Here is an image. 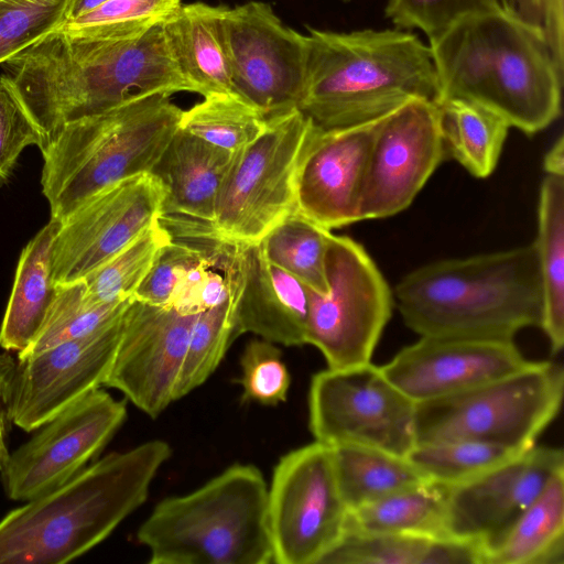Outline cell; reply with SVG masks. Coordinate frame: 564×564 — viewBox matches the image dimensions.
<instances>
[{
  "instance_id": "1",
  "label": "cell",
  "mask_w": 564,
  "mask_h": 564,
  "mask_svg": "<svg viewBox=\"0 0 564 564\" xmlns=\"http://www.w3.org/2000/svg\"><path fill=\"white\" fill-rule=\"evenodd\" d=\"M162 24L130 40L78 39L54 30L3 63L2 76L41 131V151L69 122L154 94L194 93Z\"/></svg>"
},
{
  "instance_id": "2",
  "label": "cell",
  "mask_w": 564,
  "mask_h": 564,
  "mask_svg": "<svg viewBox=\"0 0 564 564\" xmlns=\"http://www.w3.org/2000/svg\"><path fill=\"white\" fill-rule=\"evenodd\" d=\"M440 98L478 102L534 134L561 115L563 68L542 26L502 9L466 17L430 39Z\"/></svg>"
},
{
  "instance_id": "3",
  "label": "cell",
  "mask_w": 564,
  "mask_h": 564,
  "mask_svg": "<svg viewBox=\"0 0 564 564\" xmlns=\"http://www.w3.org/2000/svg\"><path fill=\"white\" fill-rule=\"evenodd\" d=\"M172 454L151 440L112 452L0 520V564H59L85 554L148 498Z\"/></svg>"
},
{
  "instance_id": "4",
  "label": "cell",
  "mask_w": 564,
  "mask_h": 564,
  "mask_svg": "<svg viewBox=\"0 0 564 564\" xmlns=\"http://www.w3.org/2000/svg\"><path fill=\"white\" fill-rule=\"evenodd\" d=\"M420 336L513 339L540 326L542 283L534 243L420 267L392 290Z\"/></svg>"
},
{
  "instance_id": "5",
  "label": "cell",
  "mask_w": 564,
  "mask_h": 564,
  "mask_svg": "<svg viewBox=\"0 0 564 564\" xmlns=\"http://www.w3.org/2000/svg\"><path fill=\"white\" fill-rule=\"evenodd\" d=\"M306 36L300 110L323 129L376 119L413 98H440L430 46L408 30L307 26Z\"/></svg>"
},
{
  "instance_id": "6",
  "label": "cell",
  "mask_w": 564,
  "mask_h": 564,
  "mask_svg": "<svg viewBox=\"0 0 564 564\" xmlns=\"http://www.w3.org/2000/svg\"><path fill=\"white\" fill-rule=\"evenodd\" d=\"M182 111L171 95L154 94L65 124L41 151L51 218L63 221L99 191L151 172Z\"/></svg>"
},
{
  "instance_id": "7",
  "label": "cell",
  "mask_w": 564,
  "mask_h": 564,
  "mask_svg": "<svg viewBox=\"0 0 564 564\" xmlns=\"http://www.w3.org/2000/svg\"><path fill=\"white\" fill-rule=\"evenodd\" d=\"M137 538L151 564L273 563L265 479L256 466L235 464L198 489L160 501Z\"/></svg>"
},
{
  "instance_id": "8",
  "label": "cell",
  "mask_w": 564,
  "mask_h": 564,
  "mask_svg": "<svg viewBox=\"0 0 564 564\" xmlns=\"http://www.w3.org/2000/svg\"><path fill=\"white\" fill-rule=\"evenodd\" d=\"M564 392L560 362L525 368L475 388L415 403V444L469 440L522 452L557 415Z\"/></svg>"
},
{
  "instance_id": "9",
  "label": "cell",
  "mask_w": 564,
  "mask_h": 564,
  "mask_svg": "<svg viewBox=\"0 0 564 564\" xmlns=\"http://www.w3.org/2000/svg\"><path fill=\"white\" fill-rule=\"evenodd\" d=\"M316 124L300 109L267 119L264 130L235 152L215 216L207 223L223 240L256 243L296 212L299 163Z\"/></svg>"
},
{
  "instance_id": "10",
  "label": "cell",
  "mask_w": 564,
  "mask_h": 564,
  "mask_svg": "<svg viewBox=\"0 0 564 564\" xmlns=\"http://www.w3.org/2000/svg\"><path fill=\"white\" fill-rule=\"evenodd\" d=\"M326 278V293L306 288L305 344L322 352L327 368L370 362L392 314V290L364 246L346 236H329Z\"/></svg>"
},
{
  "instance_id": "11",
  "label": "cell",
  "mask_w": 564,
  "mask_h": 564,
  "mask_svg": "<svg viewBox=\"0 0 564 564\" xmlns=\"http://www.w3.org/2000/svg\"><path fill=\"white\" fill-rule=\"evenodd\" d=\"M415 402L371 362L316 372L308 390V427L329 447L366 445L406 456L415 445Z\"/></svg>"
},
{
  "instance_id": "12",
  "label": "cell",
  "mask_w": 564,
  "mask_h": 564,
  "mask_svg": "<svg viewBox=\"0 0 564 564\" xmlns=\"http://www.w3.org/2000/svg\"><path fill=\"white\" fill-rule=\"evenodd\" d=\"M348 513L332 447L315 441L289 452L268 488L273 563L318 564L345 533Z\"/></svg>"
},
{
  "instance_id": "13",
  "label": "cell",
  "mask_w": 564,
  "mask_h": 564,
  "mask_svg": "<svg viewBox=\"0 0 564 564\" xmlns=\"http://www.w3.org/2000/svg\"><path fill=\"white\" fill-rule=\"evenodd\" d=\"M221 33L234 94L265 119L300 109L306 79V34L271 6L249 1L223 8Z\"/></svg>"
},
{
  "instance_id": "14",
  "label": "cell",
  "mask_w": 564,
  "mask_h": 564,
  "mask_svg": "<svg viewBox=\"0 0 564 564\" xmlns=\"http://www.w3.org/2000/svg\"><path fill=\"white\" fill-rule=\"evenodd\" d=\"M127 417L126 400L98 388L48 420L0 470L8 498L29 501L62 486L99 455Z\"/></svg>"
},
{
  "instance_id": "15",
  "label": "cell",
  "mask_w": 564,
  "mask_h": 564,
  "mask_svg": "<svg viewBox=\"0 0 564 564\" xmlns=\"http://www.w3.org/2000/svg\"><path fill=\"white\" fill-rule=\"evenodd\" d=\"M164 188L151 172L115 183L62 221L52 245L55 284L83 279L159 220Z\"/></svg>"
},
{
  "instance_id": "16",
  "label": "cell",
  "mask_w": 564,
  "mask_h": 564,
  "mask_svg": "<svg viewBox=\"0 0 564 564\" xmlns=\"http://www.w3.org/2000/svg\"><path fill=\"white\" fill-rule=\"evenodd\" d=\"M446 156L436 101L413 98L390 111L370 151L359 221L390 217L406 209Z\"/></svg>"
},
{
  "instance_id": "17",
  "label": "cell",
  "mask_w": 564,
  "mask_h": 564,
  "mask_svg": "<svg viewBox=\"0 0 564 564\" xmlns=\"http://www.w3.org/2000/svg\"><path fill=\"white\" fill-rule=\"evenodd\" d=\"M123 312L93 333L17 358L9 392L12 424L36 431L104 386L121 336Z\"/></svg>"
},
{
  "instance_id": "18",
  "label": "cell",
  "mask_w": 564,
  "mask_h": 564,
  "mask_svg": "<svg viewBox=\"0 0 564 564\" xmlns=\"http://www.w3.org/2000/svg\"><path fill=\"white\" fill-rule=\"evenodd\" d=\"M197 314L131 299L119 344L102 387L113 388L156 417L175 401L174 392Z\"/></svg>"
},
{
  "instance_id": "19",
  "label": "cell",
  "mask_w": 564,
  "mask_h": 564,
  "mask_svg": "<svg viewBox=\"0 0 564 564\" xmlns=\"http://www.w3.org/2000/svg\"><path fill=\"white\" fill-rule=\"evenodd\" d=\"M563 468L562 448L534 444L482 475L449 487L446 535L476 542L484 553Z\"/></svg>"
},
{
  "instance_id": "20",
  "label": "cell",
  "mask_w": 564,
  "mask_h": 564,
  "mask_svg": "<svg viewBox=\"0 0 564 564\" xmlns=\"http://www.w3.org/2000/svg\"><path fill=\"white\" fill-rule=\"evenodd\" d=\"M531 362L513 339L421 336L380 369L416 403L475 388Z\"/></svg>"
},
{
  "instance_id": "21",
  "label": "cell",
  "mask_w": 564,
  "mask_h": 564,
  "mask_svg": "<svg viewBox=\"0 0 564 564\" xmlns=\"http://www.w3.org/2000/svg\"><path fill=\"white\" fill-rule=\"evenodd\" d=\"M388 113L340 128L316 124L297 167L296 212L330 231L359 221L370 151Z\"/></svg>"
},
{
  "instance_id": "22",
  "label": "cell",
  "mask_w": 564,
  "mask_h": 564,
  "mask_svg": "<svg viewBox=\"0 0 564 564\" xmlns=\"http://www.w3.org/2000/svg\"><path fill=\"white\" fill-rule=\"evenodd\" d=\"M218 269L227 280L236 337L252 333L284 346L305 344L306 286L271 264L258 242L227 241Z\"/></svg>"
},
{
  "instance_id": "23",
  "label": "cell",
  "mask_w": 564,
  "mask_h": 564,
  "mask_svg": "<svg viewBox=\"0 0 564 564\" xmlns=\"http://www.w3.org/2000/svg\"><path fill=\"white\" fill-rule=\"evenodd\" d=\"M234 154L178 128L151 171L165 192L161 215L210 223Z\"/></svg>"
},
{
  "instance_id": "24",
  "label": "cell",
  "mask_w": 564,
  "mask_h": 564,
  "mask_svg": "<svg viewBox=\"0 0 564 564\" xmlns=\"http://www.w3.org/2000/svg\"><path fill=\"white\" fill-rule=\"evenodd\" d=\"M223 8L182 3L162 24L180 73L203 97L234 94L221 33Z\"/></svg>"
},
{
  "instance_id": "25",
  "label": "cell",
  "mask_w": 564,
  "mask_h": 564,
  "mask_svg": "<svg viewBox=\"0 0 564 564\" xmlns=\"http://www.w3.org/2000/svg\"><path fill=\"white\" fill-rule=\"evenodd\" d=\"M62 225L50 221L23 248L0 327V346L18 354L39 333L56 293L52 278V245Z\"/></svg>"
},
{
  "instance_id": "26",
  "label": "cell",
  "mask_w": 564,
  "mask_h": 564,
  "mask_svg": "<svg viewBox=\"0 0 564 564\" xmlns=\"http://www.w3.org/2000/svg\"><path fill=\"white\" fill-rule=\"evenodd\" d=\"M480 544L452 536L345 530L318 564H481Z\"/></svg>"
},
{
  "instance_id": "27",
  "label": "cell",
  "mask_w": 564,
  "mask_h": 564,
  "mask_svg": "<svg viewBox=\"0 0 564 564\" xmlns=\"http://www.w3.org/2000/svg\"><path fill=\"white\" fill-rule=\"evenodd\" d=\"M564 563V468L520 514L506 534L482 553L481 564Z\"/></svg>"
},
{
  "instance_id": "28",
  "label": "cell",
  "mask_w": 564,
  "mask_h": 564,
  "mask_svg": "<svg viewBox=\"0 0 564 564\" xmlns=\"http://www.w3.org/2000/svg\"><path fill=\"white\" fill-rule=\"evenodd\" d=\"M536 250L542 283L540 328L552 355L564 344V176L545 174L538 204Z\"/></svg>"
},
{
  "instance_id": "29",
  "label": "cell",
  "mask_w": 564,
  "mask_h": 564,
  "mask_svg": "<svg viewBox=\"0 0 564 564\" xmlns=\"http://www.w3.org/2000/svg\"><path fill=\"white\" fill-rule=\"evenodd\" d=\"M341 498L349 511L429 479L406 456L380 448L343 444L332 447Z\"/></svg>"
},
{
  "instance_id": "30",
  "label": "cell",
  "mask_w": 564,
  "mask_h": 564,
  "mask_svg": "<svg viewBox=\"0 0 564 564\" xmlns=\"http://www.w3.org/2000/svg\"><path fill=\"white\" fill-rule=\"evenodd\" d=\"M448 489L433 480L402 489L349 511L346 530L447 536Z\"/></svg>"
},
{
  "instance_id": "31",
  "label": "cell",
  "mask_w": 564,
  "mask_h": 564,
  "mask_svg": "<svg viewBox=\"0 0 564 564\" xmlns=\"http://www.w3.org/2000/svg\"><path fill=\"white\" fill-rule=\"evenodd\" d=\"M447 156L473 176L485 178L496 169L509 123L478 102L448 98L437 102Z\"/></svg>"
},
{
  "instance_id": "32",
  "label": "cell",
  "mask_w": 564,
  "mask_h": 564,
  "mask_svg": "<svg viewBox=\"0 0 564 564\" xmlns=\"http://www.w3.org/2000/svg\"><path fill=\"white\" fill-rule=\"evenodd\" d=\"M330 235V230L294 212L267 232L258 245L271 264L324 294L328 290L326 250Z\"/></svg>"
},
{
  "instance_id": "33",
  "label": "cell",
  "mask_w": 564,
  "mask_h": 564,
  "mask_svg": "<svg viewBox=\"0 0 564 564\" xmlns=\"http://www.w3.org/2000/svg\"><path fill=\"white\" fill-rule=\"evenodd\" d=\"M265 117L236 94H212L183 110L180 129L202 140L237 152L265 128Z\"/></svg>"
},
{
  "instance_id": "34",
  "label": "cell",
  "mask_w": 564,
  "mask_h": 564,
  "mask_svg": "<svg viewBox=\"0 0 564 564\" xmlns=\"http://www.w3.org/2000/svg\"><path fill=\"white\" fill-rule=\"evenodd\" d=\"M171 239L158 220L123 249L83 279L86 300L91 305L127 301L150 270L160 249Z\"/></svg>"
},
{
  "instance_id": "35",
  "label": "cell",
  "mask_w": 564,
  "mask_h": 564,
  "mask_svg": "<svg viewBox=\"0 0 564 564\" xmlns=\"http://www.w3.org/2000/svg\"><path fill=\"white\" fill-rule=\"evenodd\" d=\"M519 453L499 444L455 440L415 444L406 457L429 480L453 487L482 475Z\"/></svg>"
},
{
  "instance_id": "36",
  "label": "cell",
  "mask_w": 564,
  "mask_h": 564,
  "mask_svg": "<svg viewBox=\"0 0 564 564\" xmlns=\"http://www.w3.org/2000/svg\"><path fill=\"white\" fill-rule=\"evenodd\" d=\"M131 299L113 304L91 305L86 300L84 279L56 284L54 300L39 333L30 346L18 354V358L95 332L119 316Z\"/></svg>"
},
{
  "instance_id": "37",
  "label": "cell",
  "mask_w": 564,
  "mask_h": 564,
  "mask_svg": "<svg viewBox=\"0 0 564 564\" xmlns=\"http://www.w3.org/2000/svg\"><path fill=\"white\" fill-rule=\"evenodd\" d=\"M181 4L182 0H108L56 30L78 39H135L166 21Z\"/></svg>"
},
{
  "instance_id": "38",
  "label": "cell",
  "mask_w": 564,
  "mask_h": 564,
  "mask_svg": "<svg viewBox=\"0 0 564 564\" xmlns=\"http://www.w3.org/2000/svg\"><path fill=\"white\" fill-rule=\"evenodd\" d=\"M235 337L230 297L197 314L175 387V400L185 397L209 378Z\"/></svg>"
},
{
  "instance_id": "39",
  "label": "cell",
  "mask_w": 564,
  "mask_h": 564,
  "mask_svg": "<svg viewBox=\"0 0 564 564\" xmlns=\"http://www.w3.org/2000/svg\"><path fill=\"white\" fill-rule=\"evenodd\" d=\"M72 0H0V64L67 19Z\"/></svg>"
},
{
  "instance_id": "40",
  "label": "cell",
  "mask_w": 564,
  "mask_h": 564,
  "mask_svg": "<svg viewBox=\"0 0 564 564\" xmlns=\"http://www.w3.org/2000/svg\"><path fill=\"white\" fill-rule=\"evenodd\" d=\"M243 402L278 405L285 402L291 376L274 343L254 338L247 343L240 357Z\"/></svg>"
},
{
  "instance_id": "41",
  "label": "cell",
  "mask_w": 564,
  "mask_h": 564,
  "mask_svg": "<svg viewBox=\"0 0 564 564\" xmlns=\"http://www.w3.org/2000/svg\"><path fill=\"white\" fill-rule=\"evenodd\" d=\"M499 8V0H387L384 13L397 29H417L430 40L466 17Z\"/></svg>"
},
{
  "instance_id": "42",
  "label": "cell",
  "mask_w": 564,
  "mask_h": 564,
  "mask_svg": "<svg viewBox=\"0 0 564 564\" xmlns=\"http://www.w3.org/2000/svg\"><path fill=\"white\" fill-rule=\"evenodd\" d=\"M203 257L197 247L171 236L158 252L133 299L153 305H170L184 276Z\"/></svg>"
},
{
  "instance_id": "43",
  "label": "cell",
  "mask_w": 564,
  "mask_h": 564,
  "mask_svg": "<svg viewBox=\"0 0 564 564\" xmlns=\"http://www.w3.org/2000/svg\"><path fill=\"white\" fill-rule=\"evenodd\" d=\"M43 138L18 96L0 77V188L6 185L21 152L29 145L40 149Z\"/></svg>"
},
{
  "instance_id": "44",
  "label": "cell",
  "mask_w": 564,
  "mask_h": 564,
  "mask_svg": "<svg viewBox=\"0 0 564 564\" xmlns=\"http://www.w3.org/2000/svg\"><path fill=\"white\" fill-rule=\"evenodd\" d=\"M15 364L17 359L9 352L0 354V470L10 455L8 437L12 421L9 409V392Z\"/></svg>"
},
{
  "instance_id": "45",
  "label": "cell",
  "mask_w": 564,
  "mask_h": 564,
  "mask_svg": "<svg viewBox=\"0 0 564 564\" xmlns=\"http://www.w3.org/2000/svg\"><path fill=\"white\" fill-rule=\"evenodd\" d=\"M502 9L543 28L544 0H499Z\"/></svg>"
},
{
  "instance_id": "46",
  "label": "cell",
  "mask_w": 564,
  "mask_h": 564,
  "mask_svg": "<svg viewBox=\"0 0 564 564\" xmlns=\"http://www.w3.org/2000/svg\"><path fill=\"white\" fill-rule=\"evenodd\" d=\"M545 174L564 176V140L563 135L555 141L543 160Z\"/></svg>"
},
{
  "instance_id": "47",
  "label": "cell",
  "mask_w": 564,
  "mask_h": 564,
  "mask_svg": "<svg viewBox=\"0 0 564 564\" xmlns=\"http://www.w3.org/2000/svg\"><path fill=\"white\" fill-rule=\"evenodd\" d=\"M107 1L108 0H72L68 19L66 21L82 17Z\"/></svg>"
},
{
  "instance_id": "48",
  "label": "cell",
  "mask_w": 564,
  "mask_h": 564,
  "mask_svg": "<svg viewBox=\"0 0 564 564\" xmlns=\"http://www.w3.org/2000/svg\"><path fill=\"white\" fill-rule=\"evenodd\" d=\"M341 1H350V0H341Z\"/></svg>"
}]
</instances>
